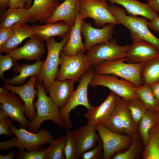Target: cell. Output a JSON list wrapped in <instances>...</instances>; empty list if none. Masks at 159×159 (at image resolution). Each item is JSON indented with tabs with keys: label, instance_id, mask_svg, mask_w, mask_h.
I'll return each instance as SVG.
<instances>
[{
	"label": "cell",
	"instance_id": "obj_1",
	"mask_svg": "<svg viewBox=\"0 0 159 159\" xmlns=\"http://www.w3.org/2000/svg\"><path fill=\"white\" fill-rule=\"evenodd\" d=\"M108 8L116 20L127 28L130 33L133 42L144 40L152 44L159 49V39L152 34L148 27V22L146 18L127 15L124 8L114 4L109 5Z\"/></svg>",
	"mask_w": 159,
	"mask_h": 159
},
{
	"label": "cell",
	"instance_id": "obj_2",
	"mask_svg": "<svg viewBox=\"0 0 159 159\" xmlns=\"http://www.w3.org/2000/svg\"><path fill=\"white\" fill-rule=\"evenodd\" d=\"M69 35L70 33L59 42L56 41L54 37L45 41L47 49V56L43 61L37 81L43 82V85L47 94L51 85L56 80L58 74L59 67L60 64V54Z\"/></svg>",
	"mask_w": 159,
	"mask_h": 159
},
{
	"label": "cell",
	"instance_id": "obj_3",
	"mask_svg": "<svg viewBox=\"0 0 159 159\" xmlns=\"http://www.w3.org/2000/svg\"><path fill=\"white\" fill-rule=\"evenodd\" d=\"M42 83L36 81L35 84L38 95L34 106L37 112L28 128L29 131L33 132H38L42 123L46 120H51L59 127H64V122L59 115V108L50 96L47 95Z\"/></svg>",
	"mask_w": 159,
	"mask_h": 159
},
{
	"label": "cell",
	"instance_id": "obj_4",
	"mask_svg": "<svg viewBox=\"0 0 159 159\" xmlns=\"http://www.w3.org/2000/svg\"><path fill=\"white\" fill-rule=\"evenodd\" d=\"M95 73L94 67H92L80 78L79 84L70 99L63 107L59 109L60 118L64 122V127L66 129L72 127V125L69 117L70 113L77 106L83 105L88 111L92 110L95 106L90 105L87 96V88Z\"/></svg>",
	"mask_w": 159,
	"mask_h": 159
},
{
	"label": "cell",
	"instance_id": "obj_5",
	"mask_svg": "<svg viewBox=\"0 0 159 159\" xmlns=\"http://www.w3.org/2000/svg\"><path fill=\"white\" fill-rule=\"evenodd\" d=\"M125 58L105 61L94 67L95 73L119 77L133 83L136 87L142 85L140 72L144 63H125Z\"/></svg>",
	"mask_w": 159,
	"mask_h": 159
},
{
	"label": "cell",
	"instance_id": "obj_6",
	"mask_svg": "<svg viewBox=\"0 0 159 159\" xmlns=\"http://www.w3.org/2000/svg\"><path fill=\"white\" fill-rule=\"evenodd\" d=\"M0 119L9 117L19 127L28 128L30 122L25 116L24 103L18 95L0 87Z\"/></svg>",
	"mask_w": 159,
	"mask_h": 159
},
{
	"label": "cell",
	"instance_id": "obj_7",
	"mask_svg": "<svg viewBox=\"0 0 159 159\" xmlns=\"http://www.w3.org/2000/svg\"><path fill=\"white\" fill-rule=\"evenodd\" d=\"M60 67L56 78L58 80L71 79L75 82L92 67L87 57L82 50L74 55L65 54L62 50L60 54Z\"/></svg>",
	"mask_w": 159,
	"mask_h": 159
},
{
	"label": "cell",
	"instance_id": "obj_8",
	"mask_svg": "<svg viewBox=\"0 0 159 159\" xmlns=\"http://www.w3.org/2000/svg\"><path fill=\"white\" fill-rule=\"evenodd\" d=\"M130 45H119L117 40L112 39L96 45L86 51V54L91 66H95L105 61L125 58Z\"/></svg>",
	"mask_w": 159,
	"mask_h": 159
},
{
	"label": "cell",
	"instance_id": "obj_9",
	"mask_svg": "<svg viewBox=\"0 0 159 159\" xmlns=\"http://www.w3.org/2000/svg\"><path fill=\"white\" fill-rule=\"evenodd\" d=\"M108 3L101 0H78V13L83 21L88 18L93 19L98 27H103L107 24L119 23L108 8Z\"/></svg>",
	"mask_w": 159,
	"mask_h": 159
},
{
	"label": "cell",
	"instance_id": "obj_10",
	"mask_svg": "<svg viewBox=\"0 0 159 159\" xmlns=\"http://www.w3.org/2000/svg\"><path fill=\"white\" fill-rule=\"evenodd\" d=\"M116 76L95 73L90 85L93 87L97 86L107 87L126 101L133 98H138L135 92L136 87L133 83L122 78L119 79Z\"/></svg>",
	"mask_w": 159,
	"mask_h": 159
},
{
	"label": "cell",
	"instance_id": "obj_11",
	"mask_svg": "<svg viewBox=\"0 0 159 159\" xmlns=\"http://www.w3.org/2000/svg\"><path fill=\"white\" fill-rule=\"evenodd\" d=\"M102 125L115 132L131 136L138 130L128 109L127 101L121 98L109 118Z\"/></svg>",
	"mask_w": 159,
	"mask_h": 159
},
{
	"label": "cell",
	"instance_id": "obj_12",
	"mask_svg": "<svg viewBox=\"0 0 159 159\" xmlns=\"http://www.w3.org/2000/svg\"><path fill=\"white\" fill-rule=\"evenodd\" d=\"M95 126L102 142L103 159H110L115 153L127 148L132 143V137L130 135L115 132L101 124Z\"/></svg>",
	"mask_w": 159,
	"mask_h": 159
},
{
	"label": "cell",
	"instance_id": "obj_13",
	"mask_svg": "<svg viewBox=\"0 0 159 159\" xmlns=\"http://www.w3.org/2000/svg\"><path fill=\"white\" fill-rule=\"evenodd\" d=\"M10 130L18 138L17 148L19 150L26 149L27 151L39 150L45 144H49L54 139L53 136L46 129H42L37 133L29 131L26 129L14 125L10 127Z\"/></svg>",
	"mask_w": 159,
	"mask_h": 159
},
{
	"label": "cell",
	"instance_id": "obj_14",
	"mask_svg": "<svg viewBox=\"0 0 159 159\" xmlns=\"http://www.w3.org/2000/svg\"><path fill=\"white\" fill-rule=\"evenodd\" d=\"M37 75L31 77L29 80L24 85L14 86L3 84V87L18 95L23 101L25 105V115L29 121L32 122L37 112L35 110L34 101L38 95V91L35 88Z\"/></svg>",
	"mask_w": 159,
	"mask_h": 159
},
{
	"label": "cell",
	"instance_id": "obj_15",
	"mask_svg": "<svg viewBox=\"0 0 159 159\" xmlns=\"http://www.w3.org/2000/svg\"><path fill=\"white\" fill-rule=\"evenodd\" d=\"M30 38L22 46L6 53L12 57L14 62L21 59L27 61L41 60L46 51L44 40L36 34Z\"/></svg>",
	"mask_w": 159,
	"mask_h": 159
},
{
	"label": "cell",
	"instance_id": "obj_16",
	"mask_svg": "<svg viewBox=\"0 0 159 159\" xmlns=\"http://www.w3.org/2000/svg\"><path fill=\"white\" fill-rule=\"evenodd\" d=\"M116 25L109 23L102 28L97 29L93 27L91 23L83 21L81 32L84 38L85 51L96 45L111 39Z\"/></svg>",
	"mask_w": 159,
	"mask_h": 159
},
{
	"label": "cell",
	"instance_id": "obj_17",
	"mask_svg": "<svg viewBox=\"0 0 159 159\" xmlns=\"http://www.w3.org/2000/svg\"><path fill=\"white\" fill-rule=\"evenodd\" d=\"M159 57V49L149 42L139 40L133 42L128 50L126 62L128 63H145Z\"/></svg>",
	"mask_w": 159,
	"mask_h": 159
},
{
	"label": "cell",
	"instance_id": "obj_18",
	"mask_svg": "<svg viewBox=\"0 0 159 159\" xmlns=\"http://www.w3.org/2000/svg\"><path fill=\"white\" fill-rule=\"evenodd\" d=\"M120 97L111 91L105 100L99 106L85 114L87 120V124L95 126L103 125L109 118L119 102Z\"/></svg>",
	"mask_w": 159,
	"mask_h": 159
},
{
	"label": "cell",
	"instance_id": "obj_19",
	"mask_svg": "<svg viewBox=\"0 0 159 159\" xmlns=\"http://www.w3.org/2000/svg\"><path fill=\"white\" fill-rule=\"evenodd\" d=\"M96 130L95 126L87 124L72 132L76 143L75 159L80 158L84 153L96 146L100 135Z\"/></svg>",
	"mask_w": 159,
	"mask_h": 159
},
{
	"label": "cell",
	"instance_id": "obj_20",
	"mask_svg": "<svg viewBox=\"0 0 159 159\" xmlns=\"http://www.w3.org/2000/svg\"><path fill=\"white\" fill-rule=\"evenodd\" d=\"M59 4L57 0H34L31 6L26 9L29 22L45 23Z\"/></svg>",
	"mask_w": 159,
	"mask_h": 159
},
{
	"label": "cell",
	"instance_id": "obj_21",
	"mask_svg": "<svg viewBox=\"0 0 159 159\" xmlns=\"http://www.w3.org/2000/svg\"><path fill=\"white\" fill-rule=\"evenodd\" d=\"M75 82L71 79L55 80L49 88V96L59 109L68 102L74 91Z\"/></svg>",
	"mask_w": 159,
	"mask_h": 159
},
{
	"label": "cell",
	"instance_id": "obj_22",
	"mask_svg": "<svg viewBox=\"0 0 159 159\" xmlns=\"http://www.w3.org/2000/svg\"><path fill=\"white\" fill-rule=\"evenodd\" d=\"M78 0H64L57 8L46 24L62 21L72 27L74 24L78 12Z\"/></svg>",
	"mask_w": 159,
	"mask_h": 159
},
{
	"label": "cell",
	"instance_id": "obj_23",
	"mask_svg": "<svg viewBox=\"0 0 159 159\" xmlns=\"http://www.w3.org/2000/svg\"><path fill=\"white\" fill-rule=\"evenodd\" d=\"M31 26L36 35L44 41L54 36L62 39L70 33L72 26L64 21H60L44 25L35 24Z\"/></svg>",
	"mask_w": 159,
	"mask_h": 159
},
{
	"label": "cell",
	"instance_id": "obj_24",
	"mask_svg": "<svg viewBox=\"0 0 159 159\" xmlns=\"http://www.w3.org/2000/svg\"><path fill=\"white\" fill-rule=\"evenodd\" d=\"M112 4L115 3L121 5L125 9L126 13L134 16L140 15L153 21L159 17L155 11L147 4L138 0H109Z\"/></svg>",
	"mask_w": 159,
	"mask_h": 159
},
{
	"label": "cell",
	"instance_id": "obj_25",
	"mask_svg": "<svg viewBox=\"0 0 159 159\" xmlns=\"http://www.w3.org/2000/svg\"><path fill=\"white\" fill-rule=\"evenodd\" d=\"M83 21L78 12L75 23L70 32L69 38L62 49L64 53L66 55H74L81 50L84 52L85 51L81 36V26Z\"/></svg>",
	"mask_w": 159,
	"mask_h": 159
},
{
	"label": "cell",
	"instance_id": "obj_26",
	"mask_svg": "<svg viewBox=\"0 0 159 159\" xmlns=\"http://www.w3.org/2000/svg\"><path fill=\"white\" fill-rule=\"evenodd\" d=\"M43 61L41 60L37 61L32 64H24L16 66L13 68V70L15 73L19 72V74L10 79H5L4 80V84L22 85L27 77L38 75Z\"/></svg>",
	"mask_w": 159,
	"mask_h": 159
},
{
	"label": "cell",
	"instance_id": "obj_27",
	"mask_svg": "<svg viewBox=\"0 0 159 159\" xmlns=\"http://www.w3.org/2000/svg\"><path fill=\"white\" fill-rule=\"evenodd\" d=\"M31 26L26 23H21L16 29L12 35L0 48V52H9L16 48L25 39L30 38L35 35Z\"/></svg>",
	"mask_w": 159,
	"mask_h": 159
},
{
	"label": "cell",
	"instance_id": "obj_28",
	"mask_svg": "<svg viewBox=\"0 0 159 159\" xmlns=\"http://www.w3.org/2000/svg\"><path fill=\"white\" fill-rule=\"evenodd\" d=\"M27 22H29V19L25 7L9 8L0 16V27H9L17 23Z\"/></svg>",
	"mask_w": 159,
	"mask_h": 159
},
{
	"label": "cell",
	"instance_id": "obj_29",
	"mask_svg": "<svg viewBox=\"0 0 159 159\" xmlns=\"http://www.w3.org/2000/svg\"><path fill=\"white\" fill-rule=\"evenodd\" d=\"M143 159H159V123L156 120L148 140L144 145Z\"/></svg>",
	"mask_w": 159,
	"mask_h": 159
},
{
	"label": "cell",
	"instance_id": "obj_30",
	"mask_svg": "<svg viewBox=\"0 0 159 159\" xmlns=\"http://www.w3.org/2000/svg\"><path fill=\"white\" fill-rule=\"evenodd\" d=\"M142 85L159 82V57L144 63L140 72Z\"/></svg>",
	"mask_w": 159,
	"mask_h": 159
},
{
	"label": "cell",
	"instance_id": "obj_31",
	"mask_svg": "<svg viewBox=\"0 0 159 159\" xmlns=\"http://www.w3.org/2000/svg\"><path fill=\"white\" fill-rule=\"evenodd\" d=\"M135 92L147 110L153 113L159 110L158 102L149 85H142L136 87Z\"/></svg>",
	"mask_w": 159,
	"mask_h": 159
},
{
	"label": "cell",
	"instance_id": "obj_32",
	"mask_svg": "<svg viewBox=\"0 0 159 159\" xmlns=\"http://www.w3.org/2000/svg\"><path fill=\"white\" fill-rule=\"evenodd\" d=\"M138 130L131 136L132 143L129 148L123 152H118L112 157L113 159H135L138 158L141 153H143V149L142 141Z\"/></svg>",
	"mask_w": 159,
	"mask_h": 159
},
{
	"label": "cell",
	"instance_id": "obj_33",
	"mask_svg": "<svg viewBox=\"0 0 159 159\" xmlns=\"http://www.w3.org/2000/svg\"><path fill=\"white\" fill-rule=\"evenodd\" d=\"M155 121L154 113L147 110L139 122L137 129L144 146L148 140L150 133Z\"/></svg>",
	"mask_w": 159,
	"mask_h": 159
},
{
	"label": "cell",
	"instance_id": "obj_34",
	"mask_svg": "<svg viewBox=\"0 0 159 159\" xmlns=\"http://www.w3.org/2000/svg\"><path fill=\"white\" fill-rule=\"evenodd\" d=\"M66 143L65 136H60L53 139L49 143V147L45 149L46 159H65L64 153Z\"/></svg>",
	"mask_w": 159,
	"mask_h": 159
},
{
	"label": "cell",
	"instance_id": "obj_35",
	"mask_svg": "<svg viewBox=\"0 0 159 159\" xmlns=\"http://www.w3.org/2000/svg\"><path fill=\"white\" fill-rule=\"evenodd\" d=\"M127 104L129 113L137 128L139 122L147 110L138 97L133 98L127 101Z\"/></svg>",
	"mask_w": 159,
	"mask_h": 159
},
{
	"label": "cell",
	"instance_id": "obj_36",
	"mask_svg": "<svg viewBox=\"0 0 159 159\" xmlns=\"http://www.w3.org/2000/svg\"><path fill=\"white\" fill-rule=\"evenodd\" d=\"M66 143L64 153L65 159H75L76 143L72 132L69 129L67 130L65 136Z\"/></svg>",
	"mask_w": 159,
	"mask_h": 159
},
{
	"label": "cell",
	"instance_id": "obj_37",
	"mask_svg": "<svg viewBox=\"0 0 159 159\" xmlns=\"http://www.w3.org/2000/svg\"><path fill=\"white\" fill-rule=\"evenodd\" d=\"M16 159H46L45 149L32 150L26 152L24 149L20 150L16 153Z\"/></svg>",
	"mask_w": 159,
	"mask_h": 159
},
{
	"label": "cell",
	"instance_id": "obj_38",
	"mask_svg": "<svg viewBox=\"0 0 159 159\" xmlns=\"http://www.w3.org/2000/svg\"><path fill=\"white\" fill-rule=\"evenodd\" d=\"M98 145L91 150L84 153L82 155V159H99L103 157V144L100 136L98 141Z\"/></svg>",
	"mask_w": 159,
	"mask_h": 159
},
{
	"label": "cell",
	"instance_id": "obj_39",
	"mask_svg": "<svg viewBox=\"0 0 159 159\" xmlns=\"http://www.w3.org/2000/svg\"><path fill=\"white\" fill-rule=\"evenodd\" d=\"M19 64L13 61L11 57L6 55L0 54V77L4 80V74L5 71L9 69L13 66L18 65Z\"/></svg>",
	"mask_w": 159,
	"mask_h": 159
},
{
	"label": "cell",
	"instance_id": "obj_40",
	"mask_svg": "<svg viewBox=\"0 0 159 159\" xmlns=\"http://www.w3.org/2000/svg\"><path fill=\"white\" fill-rule=\"evenodd\" d=\"M21 23H17L9 27H0V48L6 42Z\"/></svg>",
	"mask_w": 159,
	"mask_h": 159
},
{
	"label": "cell",
	"instance_id": "obj_41",
	"mask_svg": "<svg viewBox=\"0 0 159 159\" xmlns=\"http://www.w3.org/2000/svg\"><path fill=\"white\" fill-rule=\"evenodd\" d=\"M14 121L9 117L0 119V135H4L9 137L13 135L10 127Z\"/></svg>",
	"mask_w": 159,
	"mask_h": 159
},
{
	"label": "cell",
	"instance_id": "obj_42",
	"mask_svg": "<svg viewBox=\"0 0 159 159\" xmlns=\"http://www.w3.org/2000/svg\"><path fill=\"white\" fill-rule=\"evenodd\" d=\"M18 138L15 135L12 139L0 142V150L6 151L14 147H17Z\"/></svg>",
	"mask_w": 159,
	"mask_h": 159
},
{
	"label": "cell",
	"instance_id": "obj_43",
	"mask_svg": "<svg viewBox=\"0 0 159 159\" xmlns=\"http://www.w3.org/2000/svg\"><path fill=\"white\" fill-rule=\"evenodd\" d=\"M27 0H9L8 7L11 8L25 7Z\"/></svg>",
	"mask_w": 159,
	"mask_h": 159
},
{
	"label": "cell",
	"instance_id": "obj_44",
	"mask_svg": "<svg viewBox=\"0 0 159 159\" xmlns=\"http://www.w3.org/2000/svg\"><path fill=\"white\" fill-rule=\"evenodd\" d=\"M148 27L149 29L159 33V17L148 22Z\"/></svg>",
	"mask_w": 159,
	"mask_h": 159
},
{
	"label": "cell",
	"instance_id": "obj_45",
	"mask_svg": "<svg viewBox=\"0 0 159 159\" xmlns=\"http://www.w3.org/2000/svg\"><path fill=\"white\" fill-rule=\"evenodd\" d=\"M151 89L154 96L159 102V82L149 85Z\"/></svg>",
	"mask_w": 159,
	"mask_h": 159
},
{
	"label": "cell",
	"instance_id": "obj_46",
	"mask_svg": "<svg viewBox=\"0 0 159 159\" xmlns=\"http://www.w3.org/2000/svg\"><path fill=\"white\" fill-rule=\"evenodd\" d=\"M147 4L154 10L159 12V0H148Z\"/></svg>",
	"mask_w": 159,
	"mask_h": 159
},
{
	"label": "cell",
	"instance_id": "obj_47",
	"mask_svg": "<svg viewBox=\"0 0 159 159\" xmlns=\"http://www.w3.org/2000/svg\"><path fill=\"white\" fill-rule=\"evenodd\" d=\"M16 153L14 150H11L9 153L6 155H0V159H14L15 157Z\"/></svg>",
	"mask_w": 159,
	"mask_h": 159
},
{
	"label": "cell",
	"instance_id": "obj_48",
	"mask_svg": "<svg viewBox=\"0 0 159 159\" xmlns=\"http://www.w3.org/2000/svg\"><path fill=\"white\" fill-rule=\"evenodd\" d=\"M9 0H0V9L1 12H4L7 7Z\"/></svg>",
	"mask_w": 159,
	"mask_h": 159
},
{
	"label": "cell",
	"instance_id": "obj_49",
	"mask_svg": "<svg viewBox=\"0 0 159 159\" xmlns=\"http://www.w3.org/2000/svg\"><path fill=\"white\" fill-rule=\"evenodd\" d=\"M32 0H27V2L25 8L27 9L29 8L32 6Z\"/></svg>",
	"mask_w": 159,
	"mask_h": 159
},
{
	"label": "cell",
	"instance_id": "obj_50",
	"mask_svg": "<svg viewBox=\"0 0 159 159\" xmlns=\"http://www.w3.org/2000/svg\"><path fill=\"white\" fill-rule=\"evenodd\" d=\"M156 121L159 123V110L154 113Z\"/></svg>",
	"mask_w": 159,
	"mask_h": 159
},
{
	"label": "cell",
	"instance_id": "obj_51",
	"mask_svg": "<svg viewBox=\"0 0 159 159\" xmlns=\"http://www.w3.org/2000/svg\"><path fill=\"white\" fill-rule=\"evenodd\" d=\"M101 0L107 1H108L109 0Z\"/></svg>",
	"mask_w": 159,
	"mask_h": 159
},
{
	"label": "cell",
	"instance_id": "obj_52",
	"mask_svg": "<svg viewBox=\"0 0 159 159\" xmlns=\"http://www.w3.org/2000/svg\"><path fill=\"white\" fill-rule=\"evenodd\" d=\"M158 105H159V102L158 103Z\"/></svg>",
	"mask_w": 159,
	"mask_h": 159
},
{
	"label": "cell",
	"instance_id": "obj_53",
	"mask_svg": "<svg viewBox=\"0 0 159 159\" xmlns=\"http://www.w3.org/2000/svg\"><path fill=\"white\" fill-rule=\"evenodd\" d=\"M57 0L59 1V0Z\"/></svg>",
	"mask_w": 159,
	"mask_h": 159
}]
</instances>
